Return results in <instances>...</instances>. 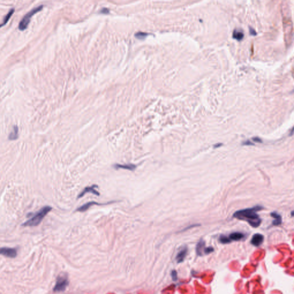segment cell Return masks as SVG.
<instances>
[{"mask_svg":"<svg viewBox=\"0 0 294 294\" xmlns=\"http://www.w3.org/2000/svg\"><path fill=\"white\" fill-rule=\"evenodd\" d=\"M243 144L246 145H254V144L252 142H251L250 141H246V142H243Z\"/></svg>","mask_w":294,"mask_h":294,"instance_id":"cell-22","label":"cell"},{"mask_svg":"<svg viewBox=\"0 0 294 294\" xmlns=\"http://www.w3.org/2000/svg\"><path fill=\"white\" fill-rule=\"evenodd\" d=\"M52 207L49 206H46L42 207L40 210L35 214L30 220H27L22 224L23 226H36L41 222L44 217L47 214L51 212Z\"/></svg>","mask_w":294,"mask_h":294,"instance_id":"cell-2","label":"cell"},{"mask_svg":"<svg viewBox=\"0 0 294 294\" xmlns=\"http://www.w3.org/2000/svg\"><path fill=\"white\" fill-rule=\"evenodd\" d=\"M204 246H205V242L203 241V240L202 239L201 240L198 242V243H197L196 247V254L198 255H199V256L203 255L202 251L203 250V251H204V249L205 248Z\"/></svg>","mask_w":294,"mask_h":294,"instance_id":"cell-12","label":"cell"},{"mask_svg":"<svg viewBox=\"0 0 294 294\" xmlns=\"http://www.w3.org/2000/svg\"><path fill=\"white\" fill-rule=\"evenodd\" d=\"M263 209V207L261 206L257 205L251 208L238 210L234 213L233 217L238 220L248 222V223L254 228H257L260 225L261 220L257 214V212Z\"/></svg>","mask_w":294,"mask_h":294,"instance_id":"cell-1","label":"cell"},{"mask_svg":"<svg viewBox=\"0 0 294 294\" xmlns=\"http://www.w3.org/2000/svg\"><path fill=\"white\" fill-rule=\"evenodd\" d=\"M43 8V5H40L38 7L33 8V9L30 10V12H29L28 13H27V14L21 20L19 25V29L20 30H25L27 28V27L30 22V18L35 14H36V13H38V12L42 10Z\"/></svg>","mask_w":294,"mask_h":294,"instance_id":"cell-3","label":"cell"},{"mask_svg":"<svg viewBox=\"0 0 294 294\" xmlns=\"http://www.w3.org/2000/svg\"><path fill=\"white\" fill-rule=\"evenodd\" d=\"M187 252H188L187 248L186 246H185V247L183 248L181 250H180V251L178 253L176 256V260L178 263H182L184 261V260L185 259V258L187 256Z\"/></svg>","mask_w":294,"mask_h":294,"instance_id":"cell-8","label":"cell"},{"mask_svg":"<svg viewBox=\"0 0 294 294\" xmlns=\"http://www.w3.org/2000/svg\"><path fill=\"white\" fill-rule=\"evenodd\" d=\"M148 34L146 33H144V32H139L138 33H137L135 36L136 38H139V39H142V38H145L146 35H147Z\"/></svg>","mask_w":294,"mask_h":294,"instance_id":"cell-19","label":"cell"},{"mask_svg":"<svg viewBox=\"0 0 294 294\" xmlns=\"http://www.w3.org/2000/svg\"><path fill=\"white\" fill-rule=\"evenodd\" d=\"M171 276H172V278H173V281H176L177 280L178 276H177V272H176V271L173 270V271H172V272H171Z\"/></svg>","mask_w":294,"mask_h":294,"instance_id":"cell-20","label":"cell"},{"mask_svg":"<svg viewBox=\"0 0 294 294\" xmlns=\"http://www.w3.org/2000/svg\"><path fill=\"white\" fill-rule=\"evenodd\" d=\"M271 216L274 218V220L272 222V225L274 226H278L282 223V217L280 214L276 212H272L271 213Z\"/></svg>","mask_w":294,"mask_h":294,"instance_id":"cell-11","label":"cell"},{"mask_svg":"<svg viewBox=\"0 0 294 294\" xmlns=\"http://www.w3.org/2000/svg\"><path fill=\"white\" fill-rule=\"evenodd\" d=\"M253 140H254V142H260V143L262 142V140L260 138H259V137H254V138H253Z\"/></svg>","mask_w":294,"mask_h":294,"instance_id":"cell-21","label":"cell"},{"mask_svg":"<svg viewBox=\"0 0 294 294\" xmlns=\"http://www.w3.org/2000/svg\"><path fill=\"white\" fill-rule=\"evenodd\" d=\"M19 137V128L17 126H13V129L10 132L8 139L10 140H16Z\"/></svg>","mask_w":294,"mask_h":294,"instance_id":"cell-10","label":"cell"},{"mask_svg":"<svg viewBox=\"0 0 294 294\" xmlns=\"http://www.w3.org/2000/svg\"><path fill=\"white\" fill-rule=\"evenodd\" d=\"M221 145H222V144H215V145H214V148H218V147H221Z\"/></svg>","mask_w":294,"mask_h":294,"instance_id":"cell-24","label":"cell"},{"mask_svg":"<svg viewBox=\"0 0 294 294\" xmlns=\"http://www.w3.org/2000/svg\"><path fill=\"white\" fill-rule=\"evenodd\" d=\"M69 285V280L66 275H60L57 278L55 285L53 287V291L59 293L64 291Z\"/></svg>","mask_w":294,"mask_h":294,"instance_id":"cell-4","label":"cell"},{"mask_svg":"<svg viewBox=\"0 0 294 294\" xmlns=\"http://www.w3.org/2000/svg\"><path fill=\"white\" fill-rule=\"evenodd\" d=\"M14 12V9H11V10H10V11L8 12V14H7L5 16V17L4 18V20H3L2 22L0 24V27H2V26H4V25H5V24L8 22V21L10 19L11 16H12V14H13Z\"/></svg>","mask_w":294,"mask_h":294,"instance_id":"cell-16","label":"cell"},{"mask_svg":"<svg viewBox=\"0 0 294 294\" xmlns=\"http://www.w3.org/2000/svg\"><path fill=\"white\" fill-rule=\"evenodd\" d=\"M95 188H97V185H92L91 186H90V187H86L78 196V198H81L82 196H83L86 194L88 193H91L92 194H94L97 196H99L100 195V193L97 191L95 190Z\"/></svg>","mask_w":294,"mask_h":294,"instance_id":"cell-7","label":"cell"},{"mask_svg":"<svg viewBox=\"0 0 294 294\" xmlns=\"http://www.w3.org/2000/svg\"><path fill=\"white\" fill-rule=\"evenodd\" d=\"M220 241L222 243H228L231 242V240L226 236L221 235L220 237Z\"/></svg>","mask_w":294,"mask_h":294,"instance_id":"cell-17","label":"cell"},{"mask_svg":"<svg viewBox=\"0 0 294 294\" xmlns=\"http://www.w3.org/2000/svg\"><path fill=\"white\" fill-rule=\"evenodd\" d=\"M214 251V248L212 246H209V247H207V248H205L204 249V254H210L212 252H213Z\"/></svg>","mask_w":294,"mask_h":294,"instance_id":"cell-18","label":"cell"},{"mask_svg":"<svg viewBox=\"0 0 294 294\" xmlns=\"http://www.w3.org/2000/svg\"><path fill=\"white\" fill-rule=\"evenodd\" d=\"M244 237V235L240 232H233L230 234L229 235V238L232 241H239L243 239Z\"/></svg>","mask_w":294,"mask_h":294,"instance_id":"cell-13","label":"cell"},{"mask_svg":"<svg viewBox=\"0 0 294 294\" xmlns=\"http://www.w3.org/2000/svg\"><path fill=\"white\" fill-rule=\"evenodd\" d=\"M291 215H292V216H293V215H294V212H293V211L291 212Z\"/></svg>","mask_w":294,"mask_h":294,"instance_id":"cell-26","label":"cell"},{"mask_svg":"<svg viewBox=\"0 0 294 294\" xmlns=\"http://www.w3.org/2000/svg\"><path fill=\"white\" fill-rule=\"evenodd\" d=\"M97 204L98 205L99 204L95 202H88V203H86L85 204H83V206H81L80 207H79L77 211L78 212H85L86 210H87L91 206L94 205V204Z\"/></svg>","mask_w":294,"mask_h":294,"instance_id":"cell-14","label":"cell"},{"mask_svg":"<svg viewBox=\"0 0 294 294\" xmlns=\"http://www.w3.org/2000/svg\"><path fill=\"white\" fill-rule=\"evenodd\" d=\"M102 13H108L109 12V9H102L101 10Z\"/></svg>","mask_w":294,"mask_h":294,"instance_id":"cell-23","label":"cell"},{"mask_svg":"<svg viewBox=\"0 0 294 294\" xmlns=\"http://www.w3.org/2000/svg\"><path fill=\"white\" fill-rule=\"evenodd\" d=\"M250 30H251V34H252V35H256V32H255L254 30H252V28H250Z\"/></svg>","mask_w":294,"mask_h":294,"instance_id":"cell-25","label":"cell"},{"mask_svg":"<svg viewBox=\"0 0 294 294\" xmlns=\"http://www.w3.org/2000/svg\"><path fill=\"white\" fill-rule=\"evenodd\" d=\"M243 32L240 30H235L233 33V37L238 40H242L243 39Z\"/></svg>","mask_w":294,"mask_h":294,"instance_id":"cell-15","label":"cell"},{"mask_svg":"<svg viewBox=\"0 0 294 294\" xmlns=\"http://www.w3.org/2000/svg\"><path fill=\"white\" fill-rule=\"evenodd\" d=\"M264 238L263 235L260 233L255 234L253 235L251 243L255 246H259L263 243Z\"/></svg>","mask_w":294,"mask_h":294,"instance_id":"cell-6","label":"cell"},{"mask_svg":"<svg viewBox=\"0 0 294 294\" xmlns=\"http://www.w3.org/2000/svg\"><path fill=\"white\" fill-rule=\"evenodd\" d=\"M17 254V249L15 248H8V247H2L0 248V255L4 256L9 258H14Z\"/></svg>","mask_w":294,"mask_h":294,"instance_id":"cell-5","label":"cell"},{"mask_svg":"<svg viewBox=\"0 0 294 294\" xmlns=\"http://www.w3.org/2000/svg\"><path fill=\"white\" fill-rule=\"evenodd\" d=\"M114 167L116 169H124V170L133 171L136 169V165L132 164H117L114 165Z\"/></svg>","mask_w":294,"mask_h":294,"instance_id":"cell-9","label":"cell"}]
</instances>
